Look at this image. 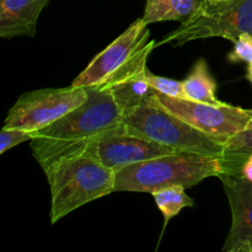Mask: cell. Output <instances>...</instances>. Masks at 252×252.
Segmentation results:
<instances>
[{"instance_id":"20","label":"cell","mask_w":252,"mask_h":252,"mask_svg":"<svg viewBox=\"0 0 252 252\" xmlns=\"http://www.w3.org/2000/svg\"><path fill=\"white\" fill-rule=\"evenodd\" d=\"M248 79L250 80V83L252 84V63H249V68H248Z\"/></svg>"},{"instance_id":"6","label":"cell","mask_w":252,"mask_h":252,"mask_svg":"<svg viewBox=\"0 0 252 252\" xmlns=\"http://www.w3.org/2000/svg\"><path fill=\"white\" fill-rule=\"evenodd\" d=\"M150 101L224 144L248 127L252 120V108L245 110L221 101L219 103L199 102L159 93H155Z\"/></svg>"},{"instance_id":"10","label":"cell","mask_w":252,"mask_h":252,"mask_svg":"<svg viewBox=\"0 0 252 252\" xmlns=\"http://www.w3.org/2000/svg\"><path fill=\"white\" fill-rule=\"evenodd\" d=\"M157 47V41L150 39L127 65L118 70L107 83L100 86L110 91L123 115L147 103L157 93L145 79L148 58Z\"/></svg>"},{"instance_id":"4","label":"cell","mask_w":252,"mask_h":252,"mask_svg":"<svg viewBox=\"0 0 252 252\" xmlns=\"http://www.w3.org/2000/svg\"><path fill=\"white\" fill-rule=\"evenodd\" d=\"M123 127L128 133L159 143L176 152L217 158H221L224 154V143L192 127L150 100L125 113Z\"/></svg>"},{"instance_id":"11","label":"cell","mask_w":252,"mask_h":252,"mask_svg":"<svg viewBox=\"0 0 252 252\" xmlns=\"http://www.w3.org/2000/svg\"><path fill=\"white\" fill-rule=\"evenodd\" d=\"M221 180L231 211V228L224 252H252V181L223 175Z\"/></svg>"},{"instance_id":"1","label":"cell","mask_w":252,"mask_h":252,"mask_svg":"<svg viewBox=\"0 0 252 252\" xmlns=\"http://www.w3.org/2000/svg\"><path fill=\"white\" fill-rule=\"evenodd\" d=\"M81 106L33 134L31 150L43 171L85 153L95 140L123 127V112L107 89L93 86Z\"/></svg>"},{"instance_id":"8","label":"cell","mask_w":252,"mask_h":252,"mask_svg":"<svg viewBox=\"0 0 252 252\" xmlns=\"http://www.w3.org/2000/svg\"><path fill=\"white\" fill-rule=\"evenodd\" d=\"M148 26L149 25L145 24L142 17L133 22L89 63L71 85L75 88H93L107 83L150 41Z\"/></svg>"},{"instance_id":"7","label":"cell","mask_w":252,"mask_h":252,"mask_svg":"<svg viewBox=\"0 0 252 252\" xmlns=\"http://www.w3.org/2000/svg\"><path fill=\"white\" fill-rule=\"evenodd\" d=\"M88 97V88H75L73 85L26 93L20 96L10 108L4 127L34 134L83 105Z\"/></svg>"},{"instance_id":"13","label":"cell","mask_w":252,"mask_h":252,"mask_svg":"<svg viewBox=\"0 0 252 252\" xmlns=\"http://www.w3.org/2000/svg\"><path fill=\"white\" fill-rule=\"evenodd\" d=\"M204 0H147L142 19L147 25L161 21L184 24L191 19Z\"/></svg>"},{"instance_id":"19","label":"cell","mask_w":252,"mask_h":252,"mask_svg":"<svg viewBox=\"0 0 252 252\" xmlns=\"http://www.w3.org/2000/svg\"><path fill=\"white\" fill-rule=\"evenodd\" d=\"M231 63H252V34L244 33L234 41V47L228 56Z\"/></svg>"},{"instance_id":"17","label":"cell","mask_w":252,"mask_h":252,"mask_svg":"<svg viewBox=\"0 0 252 252\" xmlns=\"http://www.w3.org/2000/svg\"><path fill=\"white\" fill-rule=\"evenodd\" d=\"M145 79H147L148 84H149L157 93L161 94V95L170 96V97L186 98L182 81H177L174 80V79L155 75V74H153L149 69H148L147 74H145Z\"/></svg>"},{"instance_id":"3","label":"cell","mask_w":252,"mask_h":252,"mask_svg":"<svg viewBox=\"0 0 252 252\" xmlns=\"http://www.w3.org/2000/svg\"><path fill=\"white\" fill-rule=\"evenodd\" d=\"M46 172L51 189V223L86 203L115 193L116 171L89 154L62 160Z\"/></svg>"},{"instance_id":"12","label":"cell","mask_w":252,"mask_h":252,"mask_svg":"<svg viewBox=\"0 0 252 252\" xmlns=\"http://www.w3.org/2000/svg\"><path fill=\"white\" fill-rule=\"evenodd\" d=\"M49 0H0V37H33L42 10Z\"/></svg>"},{"instance_id":"2","label":"cell","mask_w":252,"mask_h":252,"mask_svg":"<svg viewBox=\"0 0 252 252\" xmlns=\"http://www.w3.org/2000/svg\"><path fill=\"white\" fill-rule=\"evenodd\" d=\"M221 174V158L176 152L116 171L115 192L154 193L174 185L189 189L208 177H219Z\"/></svg>"},{"instance_id":"9","label":"cell","mask_w":252,"mask_h":252,"mask_svg":"<svg viewBox=\"0 0 252 252\" xmlns=\"http://www.w3.org/2000/svg\"><path fill=\"white\" fill-rule=\"evenodd\" d=\"M176 153L169 147L128 133L125 127L91 143L84 154H89L113 171L129 165Z\"/></svg>"},{"instance_id":"18","label":"cell","mask_w":252,"mask_h":252,"mask_svg":"<svg viewBox=\"0 0 252 252\" xmlns=\"http://www.w3.org/2000/svg\"><path fill=\"white\" fill-rule=\"evenodd\" d=\"M32 138H33V133L25 132L16 128L2 127L0 132V154H5L7 150L12 149L21 143L31 142Z\"/></svg>"},{"instance_id":"14","label":"cell","mask_w":252,"mask_h":252,"mask_svg":"<svg viewBox=\"0 0 252 252\" xmlns=\"http://www.w3.org/2000/svg\"><path fill=\"white\" fill-rule=\"evenodd\" d=\"M186 98L207 103H219L216 95L217 83L208 68L206 59L201 58L194 63L187 78L182 81Z\"/></svg>"},{"instance_id":"5","label":"cell","mask_w":252,"mask_h":252,"mask_svg":"<svg viewBox=\"0 0 252 252\" xmlns=\"http://www.w3.org/2000/svg\"><path fill=\"white\" fill-rule=\"evenodd\" d=\"M244 33L252 34V0H204L191 19L157 42V46H182L189 41L212 37L234 42Z\"/></svg>"},{"instance_id":"21","label":"cell","mask_w":252,"mask_h":252,"mask_svg":"<svg viewBox=\"0 0 252 252\" xmlns=\"http://www.w3.org/2000/svg\"><path fill=\"white\" fill-rule=\"evenodd\" d=\"M213 1H223V0H213Z\"/></svg>"},{"instance_id":"15","label":"cell","mask_w":252,"mask_h":252,"mask_svg":"<svg viewBox=\"0 0 252 252\" xmlns=\"http://www.w3.org/2000/svg\"><path fill=\"white\" fill-rule=\"evenodd\" d=\"M155 199L158 208L164 217V229L166 228L167 223L174 217H176L180 212L186 207H193L194 201L186 193V187L181 185H174V186L165 187V189L155 191L152 193Z\"/></svg>"},{"instance_id":"16","label":"cell","mask_w":252,"mask_h":252,"mask_svg":"<svg viewBox=\"0 0 252 252\" xmlns=\"http://www.w3.org/2000/svg\"><path fill=\"white\" fill-rule=\"evenodd\" d=\"M224 145L225 148L221 157L223 172L233 167L249 155H252V120L248 127L231 137Z\"/></svg>"}]
</instances>
